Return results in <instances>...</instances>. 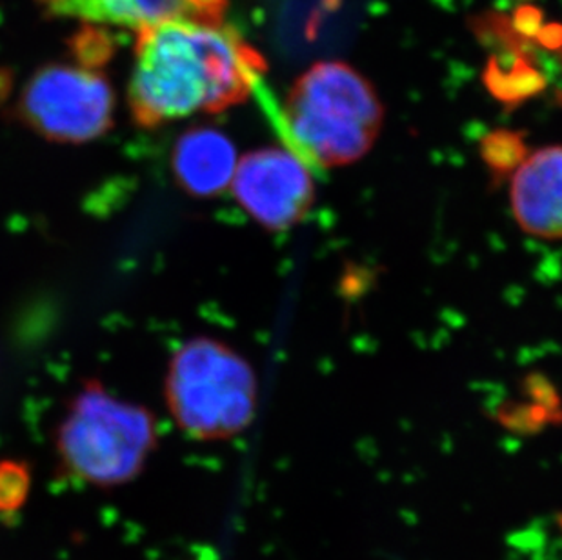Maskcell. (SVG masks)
<instances>
[{
  "instance_id": "obj_1",
  "label": "cell",
  "mask_w": 562,
  "mask_h": 560,
  "mask_svg": "<svg viewBox=\"0 0 562 560\" xmlns=\"http://www.w3.org/2000/svg\"><path fill=\"white\" fill-rule=\"evenodd\" d=\"M265 68V58L234 27L193 19L159 22L138 32L130 112L140 127L221 113L250 97Z\"/></svg>"
},
{
  "instance_id": "obj_2",
  "label": "cell",
  "mask_w": 562,
  "mask_h": 560,
  "mask_svg": "<svg viewBox=\"0 0 562 560\" xmlns=\"http://www.w3.org/2000/svg\"><path fill=\"white\" fill-rule=\"evenodd\" d=\"M282 119L303 154L324 168H340L370 154L384 108L370 80L351 66L317 63L295 80Z\"/></svg>"
},
{
  "instance_id": "obj_3",
  "label": "cell",
  "mask_w": 562,
  "mask_h": 560,
  "mask_svg": "<svg viewBox=\"0 0 562 560\" xmlns=\"http://www.w3.org/2000/svg\"><path fill=\"white\" fill-rule=\"evenodd\" d=\"M157 440V421L148 407L121 401L101 381H86L69 401L55 448L69 475L113 488L143 471Z\"/></svg>"
},
{
  "instance_id": "obj_4",
  "label": "cell",
  "mask_w": 562,
  "mask_h": 560,
  "mask_svg": "<svg viewBox=\"0 0 562 560\" xmlns=\"http://www.w3.org/2000/svg\"><path fill=\"white\" fill-rule=\"evenodd\" d=\"M166 404L179 428L196 440L232 439L257 412L254 366L217 338L182 344L166 373Z\"/></svg>"
},
{
  "instance_id": "obj_5",
  "label": "cell",
  "mask_w": 562,
  "mask_h": 560,
  "mask_svg": "<svg viewBox=\"0 0 562 560\" xmlns=\"http://www.w3.org/2000/svg\"><path fill=\"white\" fill-rule=\"evenodd\" d=\"M16 112L52 143L86 144L113 126L115 93L104 75L82 64H49L27 80Z\"/></svg>"
},
{
  "instance_id": "obj_6",
  "label": "cell",
  "mask_w": 562,
  "mask_h": 560,
  "mask_svg": "<svg viewBox=\"0 0 562 560\" xmlns=\"http://www.w3.org/2000/svg\"><path fill=\"white\" fill-rule=\"evenodd\" d=\"M229 188L239 206L270 232H286L303 223L317 193L306 163L281 146L246 154Z\"/></svg>"
},
{
  "instance_id": "obj_7",
  "label": "cell",
  "mask_w": 562,
  "mask_h": 560,
  "mask_svg": "<svg viewBox=\"0 0 562 560\" xmlns=\"http://www.w3.org/2000/svg\"><path fill=\"white\" fill-rule=\"evenodd\" d=\"M509 208L526 235L562 240V144L526 155L509 175Z\"/></svg>"
},
{
  "instance_id": "obj_8",
  "label": "cell",
  "mask_w": 562,
  "mask_h": 560,
  "mask_svg": "<svg viewBox=\"0 0 562 560\" xmlns=\"http://www.w3.org/2000/svg\"><path fill=\"white\" fill-rule=\"evenodd\" d=\"M41 4L54 15L143 32L170 19L223 24L228 0H41Z\"/></svg>"
},
{
  "instance_id": "obj_9",
  "label": "cell",
  "mask_w": 562,
  "mask_h": 560,
  "mask_svg": "<svg viewBox=\"0 0 562 560\" xmlns=\"http://www.w3.org/2000/svg\"><path fill=\"white\" fill-rule=\"evenodd\" d=\"M239 165L232 138L217 127L193 126L171 149V173L188 195L210 199L228 190Z\"/></svg>"
},
{
  "instance_id": "obj_10",
  "label": "cell",
  "mask_w": 562,
  "mask_h": 560,
  "mask_svg": "<svg viewBox=\"0 0 562 560\" xmlns=\"http://www.w3.org/2000/svg\"><path fill=\"white\" fill-rule=\"evenodd\" d=\"M536 44L528 48L497 52L490 58L484 82L504 104L515 107L547 88V77L537 63Z\"/></svg>"
},
{
  "instance_id": "obj_11",
  "label": "cell",
  "mask_w": 562,
  "mask_h": 560,
  "mask_svg": "<svg viewBox=\"0 0 562 560\" xmlns=\"http://www.w3.org/2000/svg\"><path fill=\"white\" fill-rule=\"evenodd\" d=\"M481 155L495 175H512L528 154H526V146L520 133L499 130V132L490 133L488 137L484 138L481 144Z\"/></svg>"
},
{
  "instance_id": "obj_12",
  "label": "cell",
  "mask_w": 562,
  "mask_h": 560,
  "mask_svg": "<svg viewBox=\"0 0 562 560\" xmlns=\"http://www.w3.org/2000/svg\"><path fill=\"white\" fill-rule=\"evenodd\" d=\"M30 470L24 462H0V513H11L26 501L30 492Z\"/></svg>"
},
{
  "instance_id": "obj_13",
  "label": "cell",
  "mask_w": 562,
  "mask_h": 560,
  "mask_svg": "<svg viewBox=\"0 0 562 560\" xmlns=\"http://www.w3.org/2000/svg\"><path fill=\"white\" fill-rule=\"evenodd\" d=\"M113 43L104 32H88L75 38L74 54L82 66L95 68L112 57Z\"/></svg>"
},
{
  "instance_id": "obj_14",
  "label": "cell",
  "mask_w": 562,
  "mask_h": 560,
  "mask_svg": "<svg viewBox=\"0 0 562 560\" xmlns=\"http://www.w3.org/2000/svg\"><path fill=\"white\" fill-rule=\"evenodd\" d=\"M512 24H514L515 32L520 33L522 37L536 38L542 27V11L536 5L520 4L515 10Z\"/></svg>"
},
{
  "instance_id": "obj_15",
  "label": "cell",
  "mask_w": 562,
  "mask_h": 560,
  "mask_svg": "<svg viewBox=\"0 0 562 560\" xmlns=\"http://www.w3.org/2000/svg\"><path fill=\"white\" fill-rule=\"evenodd\" d=\"M536 43L547 49L562 48L561 24H548V26H542L541 32L536 35Z\"/></svg>"
}]
</instances>
